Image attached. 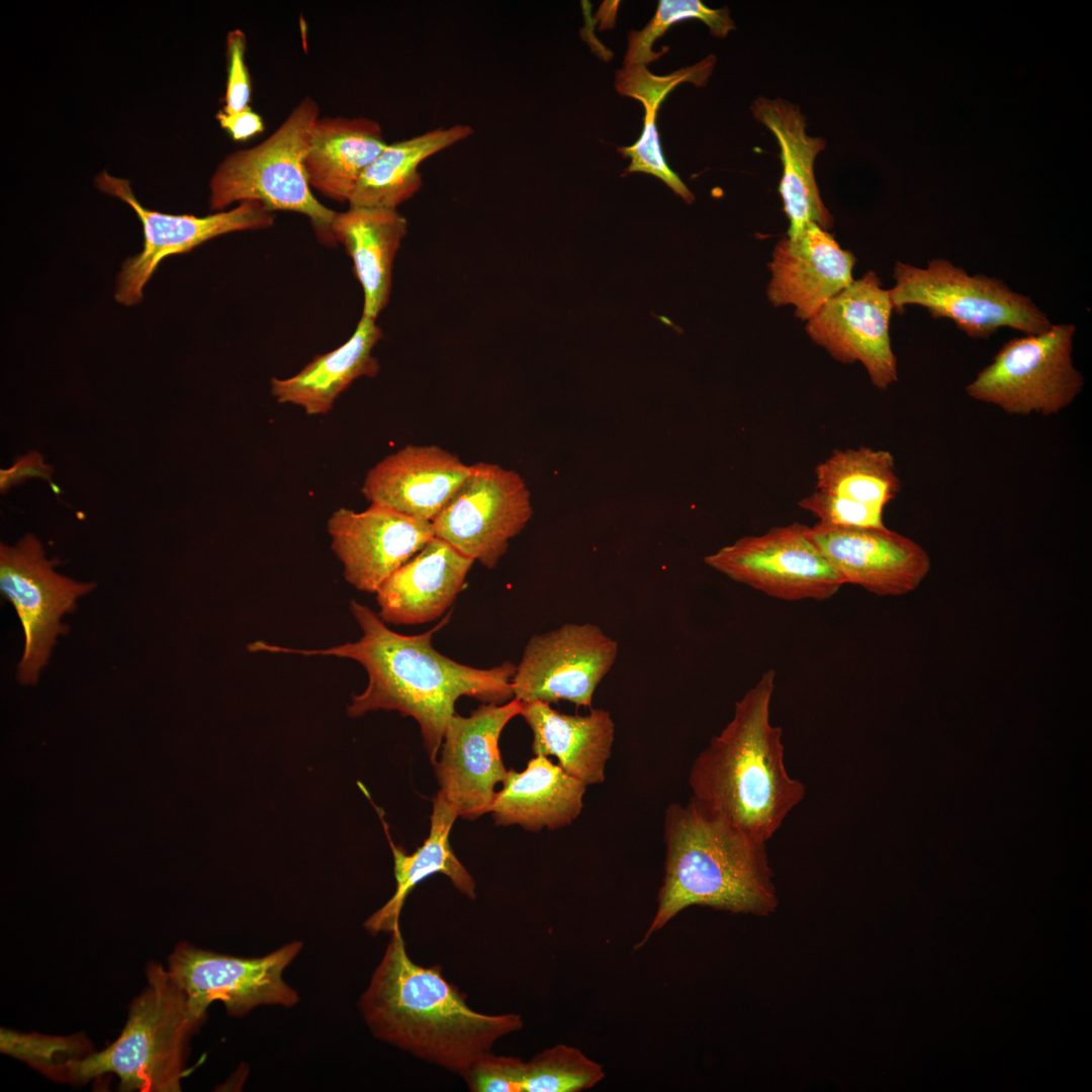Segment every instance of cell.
<instances>
[{
	"mask_svg": "<svg viewBox=\"0 0 1092 1092\" xmlns=\"http://www.w3.org/2000/svg\"><path fill=\"white\" fill-rule=\"evenodd\" d=\"M810 536L845 583L881 597L906 595L927 576L931 560L914 540L886 526L838 528L816 524Z\"/></svg>",
	"mask_w": 1092,
	"mask_h": 1092,
	"instance_id": "18",
	"label": "cell"
},
{
	"mask_svg": "<svg viewBox=\"0 0 1092 1092\" xmlns=\"http://www.w3.org/2000/svg\"><path fill=\"white\" fill-rule=\"evenodd\" d=\"M893 310L890 290L868 271L808 320L806 332L836 361L861 363L872 384L885 390L898 380L889 334Z\"/></svg>",
	"mask_w": 1092,
	"mask_h": 1092,
	"instance_id": "16",
	"label": "cell"
},
{
	"mask_svg": "<svg viewBox=\"0 0 1092 1092\" xmlns=\"http://www.w3.org/2000/svg\"><path fill=\"white\" fill-rule=\"evenodd\" d=\"M618 643L590 623H568L533 636L512 679L522 703L568 701L592 707L595 691L614 665Z\"/></svg>",
	"mask_w": 1092,
	"mask_h": 1092,
	"instance_id": "14",
	"label": "cell"
},
{
	"mask_svg": "<svg viewBox=\"0 0 1092 1092\" xmlns=\"http://www.w3.org/2000/svg\"><path fill=\"white\" fill-rule=\"evenodd\" d=\"M855 261L832 235L809 222L797 236H786L776 245L768 264L767 298L775 306L793 305L795 315L808 321L852 283Z\"/></svg>",
	"mask_w": 1092,
	"mask_h": 1092,
	"instance_id": "19",
	"label": "cell"
},
{
	"mask_svg": "<svg viewBox=\"0 0 1092 1092\" xmlns=\"http://www.w3.org/2000/svg\"><path fill=\"white\" fill-rule=\"evenodd\" d=\"M520 715L532 731L535 755L555 756L565 772L586 787L605 781L615 738V723L608 711L568 715L548 703L532 701L522 703Z\"/></svg>",
	"mask_w": 1092,
	"mask_h": 1092,
	"instance_id": "25",
	"label": "cell"
},
{
	"mask_svg": "<svg viewBox=\"0 0 1092 1092\" xmlns=\"http://www.w3.org/2000/svg\"><path fill=\"white\" fill-rule=\"evenodd\" d=\"M1 1052L24 1061L48 1077L66 1081L71 1064L93 1052L82 1035H43L19 1033L1 1028Z\"/></svg>",
	"mask_w": 1092,
	"mask_h": 1092,
	"instance_id": "33",
	"label": "cell"
},
{
	"mask_svg": "<svg viewBox=\"0 0 1092 1092\" xmlns=\"http://www.w3.org/2000/svg\"><path fill=\"white\" fill-rule=\"evenodd\" d=\"M815 476L817 490L883 511L901 490L894 456L867 446L833 451Z\"/></svg>",
	"mask_w": 1092,
	"mask_h": 1092,
	"instance_id": "30",
	"label": "cell"
},
{
	"mask_svg": "<svg viewBox=\"0 0 1092 1092\" xmlns=\"http://www.w3.org/2000/svg\"><path fill=\"white\" fill-rule=\"evenodd\" d=\"M644 126L641 136L630 147L618 148V151L631 163L625 173H646L662 180L685 202L692 203L694 194L686 186L678 175L667 165L661 152L658 131L656 126L657 112L644 109Z\"/></svg>",
	"mask_w": 1092,
	"mask_h": 1092,
	"instance_id": "35",
	"label": "cell"
},
{
	"mask_svg": "<svg viewBox=\"0 0 1092 1092\" xmlns=\"http://www.w3.org/2000/svg\"><path fill=\"white\" fill-rule=\"evenodd\" d=\"M381 337L375 321L362 316L342 346L315 356L291 377L272 378V395L279 403L300 406L308 416L328 414L354 380L377 375L379 362L372 350Z\"/></svg>",
	"mask_w": 1092,
	"mask_h": 1092,
	"instance_id": "27",
	"label": "cell"
},
{
	"mask_svg": "<svg viewBox=\"0 0 1092 1092\" xmlns=\"http://www.w3.org/2000/svg\"><path fill=\"white\" fill-rule=\"evenodd\" d=\"M734 581L784 601H823L843 579L801 523L744 536L704 558Z\"/></svg>",
	"mask_w": 1092,
	"mask_h": 1092,
	"instance_id": "11",
	"label": "cell"
},
{
	"mask_svg": "<svg viewBox=\"0 0 1092 1092\" xmlns=\"http://www.w3.org/2000/svg\"><path fill=\"white\" fill-rule=\"evenodd\" d=\"M775 686L776 671L768 669L736 702L689 775L693 800L764 842L806 794L786 768L782 728L770 723Z\"/></svg>",
	"mask_w": 1092,
	"mask_h": 1092,
	"instance_id": "3",
	"label": "cell"
},
{
	"mask_svg": "<svg viewBox=\"0 0 1092 1092\" xmlns=\"http://www.w3.org/2000/svg\"><path fill=\"white\" fill-rule=\"evenodd\" d=\"M818 524L838 528L883 527L884 511L847 498L815 490L798 502Z\"/></svg>",
	"mask_w": 1092,
	"mask_h": 1092,
	"instance_id": "36",
	"label": "cell"
},
{
	"mask_svg": "<svg viewBox=\"0 0 1092 1092\" xmlns=\"http://www.w3.org/2000/svg\"><path fill=\"white\" fill-rule=\"evenodd\" d=\"M216 119L233 140L239 142L250 140L265 129L263 118L251 107L233 113L220 110L216 114Z\"/></svg>",
	"mask_w": 1092,
	"mask_h": 1092,
	"instance_id": "39",
	"label": "cell"
},
{
	"mask_svg": "<svg viewBox=\"0 0 1092 1092\" xmlns=\"http://www.w3.org/2000/svg\"><path fill=\"white\" fill-rule=\"evenodd\" d=\"M474 560L434 537L376 593L385 623L416 625L442 616L465 585Z\"/></svg>",
	"mask_w": 1092,
	"mask_h": 1092,
	"instance_id": "21",
	"label": "cell"
},
{
	"mask_svg": "<svg viewBox=\"0 0 1092 1092\" xmlns=\"http://www.w3.org/2000/svg\"><path fill=\"white\" fill-rule=\"evenodd\" d=\"M292 941L261 957H235L178 943L168 959L171 978L184 992L193 1015L204 1021L208 1007L221 1002L229 1015L241 1017L263 1005L292 1007L297 991L283 979L302 949Z\"/></svg>",
	"mask_w": 1092,
	"mask_h": 1092,
	"instance_id": "10",
	"label": "cell"
},
{
	"mask_svg": "<svg viewBox=\"0 0 1092 1092\" xmlns=\"http://www.w3.org/2000/svg\"><path fill=\"white\" fill-rule=\"evenodd\" d=\"M95 182L101 191L127 203L143 225L142 252L124 261L117 277L114 296L117 302L124 305H133L142 300L145 285L164 259L190 252L221 235L266 229L274 222V213L258 201H245L233 209L202 217L170 214L143 206L127 180L102 172Z\"/></svg>",
	"mask_w": 1092,
	"mask_h": 1092,
	"instance_id": "13",
	"label": "cell"
},
{
	"mask_svg": "<svg viewBox=\"0 0 1092 1092\" xmlns=\"http://www.w3.org/2000/svg\"><path fill=\"white\" fill-rule=\"evenodd\" d=\"M472 133L460 123L387 144L360 178L349 207L396 210L422 187V163Z\"/></svg>",
	"mask_w": 1092,
	"mask_h": 1092,
	"instance_id": "29",
	"label": "cell"
},
{
	"mask_svg": "<svg viewBox=\"0 0 1092 1092\" xmlns=\"http://www.w3.org/2000/svg\"><path fill=\"white\" fill-rule=\"evenodd\" d=\"M664 841L657 910L636 947L691 906L755 916H769L777 910L779 897L766 842L693 799L667 807Z\"/></svg>",
	"mask_w": 1092,
	"mask_h": 1092,
	"instance_id": "4",
	"label": "cell"
},
{
	"mask_svg": "<svg viewBox=\"0 0 1092 1092\" xmlns=\"http://www.w3.org/2000/svg\"><path fill=\"white\" fill-rule=\"evenodd\" d=\"M332 231L350 255L362 286V316L376 321L389 299L392 264L407 231L406 219L397 210L349 207L336 212Z\"/></svg>",
	"mask_w": 1092,
	"mask_h": 1092,
	"instance_id": "28",
	"label": "cell"
},
{
	"mask_svg": "<svg viewBox=\"0 0 1092 1092\" xmlns=\"http://www.w3.org/2000/svg\"><path fill=\"white\" fill-rule=\"evenodd\" d=\"M358 785L370 799L364 786L360 783ZM371 803L379 814L391 848L396 889L392 897L364 922L363 926L370 934L390 933L399 927V917L406 897L418 884L434 874L445 875L453 886L468 898L476 897L475 882L457 858L449 842V834L458 815L440 792L433 800L430 833L413 853H407L393 842L383 811L374 805L373 801Z\"/></svg>",
	"mask_w": 1092,
	"mask_h": 1092,
	"instance_id": "23",
	"label": "cell"
},
{
	"mask_svg": "<svg viewBox=\"0 0 1092 1092\" xmlns=\"http://www.w3.org/2000/svg\"><path fill=\"white\" fill-rule=\"evenodd\" d=\"M52 471V467L44 463L40 454L37 452H30L16 461L9 469L1 470V491H6L12 485L18 484L25 478L41 477L49 479Z\"/></svg>",
	"mask_w": 1092,
	"mask_h": 1092,
	"instance_id": "40",
	"label": "cell"
},
{
	"mask_svg": "<svg viewBox=\"0 0 1092 1092\" xmlns=\"http://www.w3.org/2000/svg\"><path fill=\"white\" fill-rule=\"evenodd\" d=\"M751 111L772 132L780 147L783 175L779 192L790 222L786 236H797L809 222L827 231L833 217L821 199L814 176V161L825 148V140L808 135L805 117L782 98L759 97L753 101Z\"/></svg>",
	"mask_w": 1092,
	"mask_h": 1092,
	"instance_id": "22",
	"label": "cell"
},
{
	"mask_svg": "<svg viewBox=\"0 0 1092 1092\" xmlns=\"http://www.w3.org/2000/svg\"><path fill=\"white\" fill-rule=\"evenodd\" d=\"M350 610L362 630V636L355 642L322 649H300L257 640L247 649L251 652L336 656L359 662L367 672L368 685L361 694L352 697L347 707L348 715L358 717L372 711L393 710L413 717L420 726L433 764L460 697L493 704L514 699L512 679L517 667L514 663L476 668L459 663L433 647V635L448 622L450 614L423 634L402 635L388 628L379 615L365 605L351 601Z\"/></svg>",
	"mask_w": 1092,
	"mask_h": 1092,
	"instance_id": "1",
	"label": "cell"
},
{
	"mask_svg": "<svg viewBox=\"0 0 1092 1092\" xmlns=\"http://www.w3.org/2000/svg\"><path fill=\"white\" fill-rule=\"evenodd\" d=\"M893 277L895 285L889 290L897 313H903L906 305H919L932 318H949L973 339L988 340L1003 327L1037 335L1053 326L1028 296L1003 280L970 275L944 258H933L926 268L897 262Z\"/></svg>",
	"mask_w": 1092,
	"mask_h": 1092,
	"instance_id": "7",
	"label": "cell"
},
{
	"mask_svg": "<svg viewBox=\"0 0 1092 1092\" xmlns=\"http://www.w3.org/2000/svg\"><path fill=\"white\" fill-rule=\"evenodd\" d=\"M389 934L358 1004L375 1037L462 1075L497 1039L523 1027L519 1014L471 1009L440 966L423 967L408 957L400 927Z\"/></svg>",
	"mask_w": 1092,
	"mask_h": 1092,
	"instance_id": "2",
	"label": "cell"
},
{
	"mask_svg": "<svg viewBox=\"0 0 1092 1092\" xmlns=\"http://www.w3.org/2000/svg\"><path fill=\"white\" fill-rule=\"evenodd\" d=\"M327 529L347 582L371 594L435 537L432 522L375 504L336 510Z\"/></svg>",
	"mask_w": 1092,
	"mask_h": 1092,
	"instance_id": "17",
	"label": "cell"
},
{
	"mask_svg": "<svg viewBox=\"0 0 1092 1092\" xmlns=\"http://www.w3.org/2000/svg\"><path fill=\"white\" fill-rule=\"evenodd\" d=\"M1075 333L1074 325L1060 324L1009 340L966 386L967 394L1009 415L1059 414L1085 384L1072 358Z\"/></svg>",
	"mask_w": 1092,
	"mask_h": 1092,
	"instance_id": "8",
	"label": "cell"
},
{
	"mask_svg": "<svg viewBox=\"0 0 1092 1092\" xmlns=\"http://www.w3.org/2000/svg\"><path fill=\"white\" fill-rule=\"evenodd\" d=\"M388 143L369 117H318L303 160L310 188L338 202H349L371 163Z\"/></svg>",
	"mask_w": 1092,
	"mask_h": 1092,
	"instance_id": "24",
	"label": "cell"
},
{
	"mask_svg": "<svg viewBox=\"0 0 1092 1092\" xmlns=\"http://www.w3.org/2000/svg\"><path fill=\"white\" fill-rule=\"evenodd\" d=\"M716 59L709 55L699 63L666 76L651 74L646 66H624L616 72L615 87L624 96L638 100L644 109L658 111L660 104L679 83L704 86L711 76Z\"/></svg>",
	"mask_w": 1092,
	"mask_h": 1092,
	"instance_id": "34",
	"label": "cell"
},
{
	"mask_svg": "<svg viewBox=\"0 0 1092 1092\" xmlns=\"http://www.w3.org/2000/svg\"><path fill=\"white\" fill-rule=\"evenodd\" d=\"M95 582L59 573L39 539L26 534L15 544L0 546V592L13 606L22 627L24 645L17 666L23 685H35L58 638L68 632L63 618Z\"/></svg>",
	"mask_w": 1092,
	"mask_h": 1092,
	"instance_id": "9",
	"label": "cell"
},
{
	"mask_svg": "<svg viewBox=\"0 0 1092 1092\" xmlns=\"http://www.w3.org/2000/svg\"><path fill=\"white\" fill-rule=\"evenodd\" d=\"M318 117L317 103L304 97L263 142L228 155L209 182L210 209L219 212L236 202L258 201L272 212H298L308 217L320 242L334 246L336 211L314 197L303 166Z\"/></svg>",
	"mask_w": 1092,
	"mask_h": 1092,
	"instance_id": "6",
	"label": "cell"
},
{
	"mask_svg": "<svg viewBox=\"0 0 1092 1092\" xmlns=\"http://www.w3.org/2000/svg\"><path fill=\"white\" fill-rule=\"evenodd\" d=\"M521 711L522 702L514 698L504 704L483 703L468 717L455 713L450 718L435 774L439 792L463 819L474 820L490 812L494 787L508 774L498 740Z\"/></svg>",
	"mask_w": 1092,
	"mask_h": 1092,
	"instance_id": "15",
	"label": "cell"
},
{
	"mask_svg": "<svg viewBox=\"0 0 1092 1092\" xmlns=\"http://www.w3.org/2000/svg\"><path fill=\"white\" fill-rule=\"evenodd\" d=\"M532 514L530 492L517 472L479 462L432 524L435 537L493 568Z\"/></svg>",
	"mask_w": 1092,
	"mask_h": 1092,
	"instance_id": "12",
	"label": "cell"
},
{
	"mask_svg": "<svg viewBox=\"0 0 1092 1092\" xmlns=\"http://www.w3.org/2000/svg\"><path fill=\"white\" fill-rule=\"evenodd\" d=\"M524 1064L515 1057L489 1053L461 1076L473 1092H522Z\"/></svg>",
	"mask_w": 1092,
	"mask_h": 1092,
	"instance_id": "37",
	"label": "cell"
},
{
	"mask_svg": "<svg viewBox=\"0 0 1092 1092\" xmlns=\"http://www.w3.org/2000/svg\"><path fill=\"white\" fill-rule=\"evenodd\" d=\"M688 19L703 21L715 37H725L730 30L735 29L727 7L712 9L699 0H660L647 25L641 30L629 32L624 66H646L658 60L667 49L659 53L653 52L654 41L670 25Z\"/></svg>",
	"mask_w": 1092,
	"mask_h": 1092,
	"instance_id": "32",
	"label": "cell"
},
{
	"mask_svg": "<svg viewBox=\"0 0 1092 1092\" xmlns=\"http://www.w3.org/2000/svg\"><path fill=\"white\" fill-rule=\"evenodd\" d=\"M605 1076L601 1064L560 1043L525 1062L522 1092H578L593 1088Z\"/></svg>",
	"mask_w": 1092,
	"mask_h": 1092,
	"instance_id": "31",
	"label": "cell"
},
{
	"mask_svg": "<svg viewBox=\"0 0 1092 1092\" xmlns=\"http://www.w3.org/2000/svg\"><path fill=\"white\" fill-rule=\"evenodd\" d=\"M246 34L233 29L226 37L228 78L221 111L233 113L250 107L251 79L246 65Z\"/></svg>",
	"mask_w": 1092,
	"mask_h": 1092,
	"instance_id": "38",
	"label": "cell"
},
{
	"mask_svg": "<svg viewBox=\"0 0 1092 1092\" xmlns=\"http://www.w3.org/2000/svg\"><path fill=\"white\" fill-rule=\"evenodd\" d=\"M490 813L495 824L539 831L565 827L583 808L586 786L547 756L535 755L523 771L508 770Z\"/></svg>",
	"mask_w": 1092,
	"mask_h": 1092,
	"instance_id": "26",
	"label": "cell"
},
{
	"mask_svg": "<svg viewBox=\"0 0 1092 1092\" xmlns=\"http://www.w3.org/2000/svg\"><path fill=\"white\" fill-rule=\"evenodd\" d=\"M471 473V465L441 447L407 445L367 473L361 492L370 504L432 522Z\"/></svg>",
	"mask_w": 1092,
	"mask_h": 1092,
	"instance_id": "20",
	"label": "cell"
},
{
	"mask_svg": "<svg viewBox=\"0 0 1092 1092\" xmlns=\"http://www.w3.org/2000/svg\"><path fill=\"white\" fill-rule=\"evenodd\" d=\"M148 985L134 998L119 1036L106 1049L72 1063L66 1082L114 1074L120 1091L178 1092L191 1036L203 1021L160 964L147 968Z\"/></svg>",
	"mask_w": 1092,
	"mask_h": 1092,
	"instance_id": "5",
	"label": "cell"
}]
</instances>
